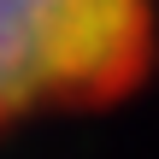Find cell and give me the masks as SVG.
I'll return each instance as SVG.
<instances>
[{
    "instance_id": "6da1fadb",
    "label": "cell",
    "mask_w": 159,
    "mask_h": 159,
    "mask_svg": "<svg viewBox=\"0 0 159 159\" xmlns=\"http://www.w3.org/2000/svg\"><path fill=\"white\" fill-rule=\"evenodd\" d=\"M159 59V0H0V136L130 100Z\"/></svg>"
}]
</instances>
